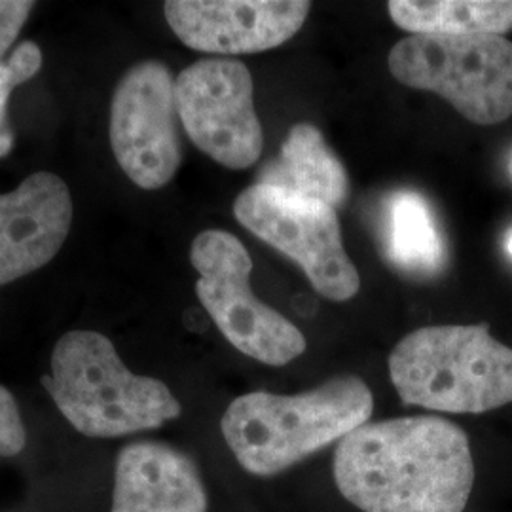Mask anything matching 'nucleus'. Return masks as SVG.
<instances>
[{
  "label": "nucleus",
  "mask_w": 512,
  "mask_h": 512,
  "mask_svg": "<svg viewBox=\"0 0 512 512\" xmlns=\"http://www.w3.org/2000/svg\"><path fill=\"white\" fill-rule=\"evenodd\" d=\"M332 475L363 512H463L475 486L465 431L439 416L368 421L340 440Z\"/></svg>",
  "instance_id": "f257e3e1"
},
{
  "label": "nucleus",
  "mask_w": 512,
  "mask_h": 512,
  "mask_svg": "<svg viewBox=\"0 0 512 512\" xmlns=\"http://www.w3.org/2000/svg\"><path fill=\"white\" fill-rule=\"evenodd\" d=\"M372 412L370 387L348 374L298 395L245 393L226 408L220 429L241 469L274 476L346 439Z\"/></svg>",
  "instance_id": "f03ea898"
},
{
  "label": "nucleus",
  "mask_w": 512,
  "mask_h": 512,
  "mask_svg": "<svg viewBox=\"0 0 512 512\" xmlns=\"http://www.w3.org/2000/svg\"><path fill=\"white\" fill-rule=\"evenodd\" d=\"M42 384L65 420L92 439L152 431L183 412L164 382L131 372L95 330H71L57 340Z\"/></svg>",
  "instance_id": "7ed1b4c3"
},
{
  "label": "nucleus",
  "mask_w": 512,
  "mask_h": 512,
  "mask_svg": "<svg viewBox=\"0 0 512 512\" xmlns=\"http://www.w3.org/2000/svg\"><path fill=\"white\" fill-rule=\"evenodd\" d=\"M404 404L446 414H484L512 403V349L488 325L414 330L389 355Z\"/></svg>",
  "instance_id": "20e7f679"
},
{
  "label": "nucleus",
  "mask_w": 512,
  "mask_h": 512,
  "mask_svg": "<svg viewBox=\"0 0 512 512\" xmlns=\"http://www.w3.org/2000/svg\"><path fill=\"white\" fill-rule=\"evenodd\" d=\"M387 67L401 84L433 92L478 126L512 114V42L495 35H410L399 40Z\"/></svg>",
  "instance_id": "39448f33"
},
{
  "label": "nucleus",
  "mask_w": 512,
  "mask_h": 512,
  "mask_svg": "<svg viewBox=\"0 0 512 512\" xmlns=\"http://www.w3.org/2000/svg\"><path fill=\"white\" fill-rule=\"evenodd\" d=\"M190 262L200 275L196 293L203 308L243 355L264 365L285 366L306 351V336L298 327L253 293V260L234 234L224 230L198 234Z\"/></svg>",
  "instance_id": "423d86ee"
},
{
  "label": "nucleus",
  "mask_w": 512,
  "mask_h": 512,
  "mask_svg": "<svg viewBox=\"0 0 512 512\" xmlns=\"http://www.w3.org/2000/svg\"><path fill=\"white\" fill-rule=\"evenodd\" d=\"M234 215L256 238L293 258L321 296L346 302L359 293L361 275L346 253L334 207L255 183L236 198Z\"/></svg>",
  "instance_id": "0eeeda50"
},
{
  "label": "nucleus",
  "mask_w": 512,
  "mask_h": 512,
  "mask_svg": "<svg viewBox=\"0 0 512 512\" xmlns=\"http://www.w3.org/2000/svg\"><path fill=\"white\" fill-rule=\"evenodd\" d=\"M184 131L196 147L228 169H247L260 158L264 135L249 69L230 57H207L175 80Z\"/></svg>",
  "instance_id": "6e6552de"
},
{
  "label": "nucleus",
  "mask_w": 512,
  "mask_h": 512,
  "mask_svg": "<svg viewBox=\"0 0 512 512\" xmlns=\"http://www.w3.org/2000/svg\"><path fill=\"white\" fill-rule=\"evenodd\" d=\"M110 147L129 181L143 190L169 183L183 164L173 74L160 61L137 63L110 103Z\"/></svg>",
  "instance_id": "1a4fd4ad"
},
{
  "label": "nucleus",
  "mask_w": 512,
  "mask_h": 512,
  "mask_svg": "<svg viewBox=\"0 0 512 512\" xmlns=\"http://www.w3.org/2000/svg\"><path fill=\"white\" fill-rule=\"evenodd\" d=\"M304 0H171L164 14L171 31L203 54H258L285 44L302 29Z\"/></svg>",
  "instance_id": "9d476101"
},
{
  "label": "nucleus",
  "mask_w": 512,
  "mask_h": 512,
  "mask_svg": "<svg viewBox=\"0 0 512 512\" xmlns=\"http://www.w3.org/2000/svg\"><path fill=\"white\" fill-rule=\"evenodd\" d=\"M71 224L73 198L59 175L38 171L0 194V287L52 262Z\"/></svg>",
  "instance_id": "9b49d317"
},
{
  "label": "nucleus",
  "mask_w": 512,
  "mask_h": 512,
  "mask_svg": "<svg viewBox=\"0 0 512 512\" xmlns=\"http://www.w3.org/2000/svg\"><path fill=\"white\" fill-rule=\"evenodd\" d=\"M209 497L196 463L156 440L128 444L116 458L110 512H207Z\"/></svg>",
  "instance_id": "f8f14e48"
},
{
  "label": "nucleus",
  "mask_w": 512,
  "mask_h": 512,
  "mask_svg": "<svg viewBox=\"0 0 512 512\" xmlns=\"http://www.w3.org/2000/svg\"><path fill=\"white\" fill-rule=\"evenodd\" d=\"M256 184H266L304 198L338 207L348 200L344 164L332 154L323 133L311 124H296L279 156L258 171Z\"/></svg>",
  "instance_id": "ddd939ff"
},
{
  "label": "nucleus",
  "mask_w": 512,
  "mask_h": 512,
  "mask_svg": "<svg viewBox=\"0 0 512 512\" xmlns=\"http://www.w3.org/2000/svg\"><path fill=\"white\" fill-rule=\"evenodd\" d=\"M393 23L410 35H495L512 31V0H391Z\"/></svg>",
  "instance_id": "4468645a"
},
{
  "label": "nucleus",
  "mask_w": 512,
  "mask_h": 512,
  "mask_svg": "<svg viewBox=\"0 0 512 512\" xmlns=\"http://www.w3.org/2000/svg\"><path fill=\"white\" fill-rule=\"evenodd\" d=\"M391 260L412 274H435L444 264V243L427 202L416 192H399L387 211Z\"/></svg>",
  "instance_id": "2eb2a0df"
},
{
  "label": "nucleus",
  "mask_w": 512,
  "mask_h": 512,
  "mask_svg": "<svg viewBox=\"0 0 512 512\" xmlns=\"http://www.w3.org/2000/svg\"><path fill=\"white\" fill-rule=\"evenodd\" d=\"M42 67V52L37 42L25 40L8 59L0 61V160L14 148V129L8 120V101L14 90L31 80Z\"/></svg>",
  "instance_id": "dca6fc26"
},
{
  "label": "nucleus",
  "mask_w": 512,
  "mask_h": 512,
  "mask_svg": "<svg viewBox=\"0 0 512 512\" xmlns=\"http://www.w3.org/2000/svg\"><path fill=\"white\" fill-rule=\"evenodd\" d=\"M27 431L14 395L0 385V458H14L25 450Z\"/></svg>",
  "instance_id": "f3484780"
},
{
  "label": "nucleus",
  "mask_w": 512,
  "mask_h": 512,
  "mask_svg": "<svg viewBox=\"0 0 512 512\" xmlns=\"http://www.w3.org/2000/svg\"><path fill=\"white\" fill-rule=\"evenodd\" d=\"M35 2L27 0H0V61L14 46Z\"/></svg>",
  "instance_id": "a211bd4d"
},
{
  "label": "nucleus",
  "mask_w": 512,
  "mask_h": 512,
  "mask_svg": "<svg viewBox=\"0 0 512 512\" xmlns=\"http://www.w3.org/2000/svg\"><path fill=\"white\" fill-rule=\"evenodd\" d=\"M507 253L512 256V232L509 234V238H507Z\"/></svg>",
  "instance_id": "6ab92c4d"
}]
</instances>
